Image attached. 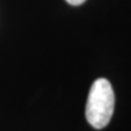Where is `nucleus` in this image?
I'll return each mask as SVG.
<instances>
[{"label": "nucleus", "instance_id": "nucleus-1", "mask_svg": "<svg viewBox=\"0 0 131 131\" xmlns=\"http://www.w3.org/2000/svg\"><path fill=\"white\" fill-rule=\"evenodd\" d=\"M114 112V91L104 78L95 80L90 88L85 108L89 124L95 129H103L111 122Z\"/></svg>", "mask_w": 131, "mask_h": 131}, {"label": "nucleus", "instance_id": "nucleus-2", "mask_svg": "<svg viewBox=\"0 0 131 131\" xmlns=\"http://www.w3.org/2000/svg\"><path fill=\"white\" fill-rule=\"evenodd\" d=\"M68 4L70 5H74V6H78V5H81L84 1H86V0H66Z\"/></svg>", "mask_w": 131, "mask_h": 131}]
</instances>
